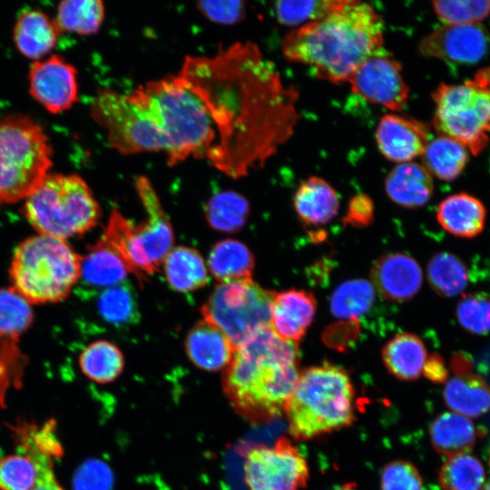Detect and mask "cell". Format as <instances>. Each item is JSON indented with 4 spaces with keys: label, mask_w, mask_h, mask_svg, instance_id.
I'll use <instances>...</instances> for the list:
<instances>
[{
    "label": "cell",
    "mask_w": 490,
    "mask_h": 490,
    "mask_svg": "<svg viewBox=\"0 0 490 490\" xmlns=\"http://www.w3.org/2000/svg\"><path fill=\"white\" fill-rule=\"evenodd\" d=\"M375 299L373 286L365 279H352L340 284L330 299L332 314L342 319H357L366 313Z\"/></svg>",
    "instance_id": "obj_39"
},
{
    "label": "cell",
    "mask_w": 490,
    "mask_h": 490,
    "mask_svg": "<svg viewBox=\"0 0 490 490\" xmlns=\"http://www.w3.org/2000/svg\"><path fill=\"white\" fill-rule=\"evenodd\" d=\"M432 98L438 134L459 142L474 155L481 153L490 140V68L463 83H441Z\"/></svg>",
    "instance_id": "obj_10"
},
{
    "label": "cell",
    "mask_w": 490,
    "mask_h": 490,
    "mask_svg": "<svg viewBox=\"0 0 490 490\" xmlns=\"http://www.w3.org/2000/svg\"><path fill=\"white\" fill-rule=\"evenodd\" d=\"M432 6L446 24H480L490 15V0L433 1Z\"/></svg>",
    "instance_id": "obj_43"
},
{
    "label": "cell",
    "mask_w": 490,
    "mask_h": 490,
    "mask_svg": "<svg viewBox=\"0 0 490 490\" xmlns=\"http://www.w3.org/2000/svg\"><path fill=\"white\" fill-rule=\"evenodd\" d=\"M422 372L427 379L438 384L446 382L449 373L443 358L438 354L427 356Z\"/></svg>",
    "instance_id": "obj_51"
},
{
    "label": "cell",
    "mask_w": 490,
    "mask_h": 490,
    "mask_svg": "<svg viewBox=\"0 0 490 490\" xmlns=\"http://www.w3.org/2000/svg\"><path fill=\"white\" fill-rule=\"evenodd\" d=\"M99 240L110 247L122 260L129 272L139 279H144L156 271L138 242L134 225L116 208L113 209Z\"/></svg>",
    "instance_id": "obj_24"
},
{
    "label": "cell",
    "mask_w": 490,
    "mask_h": 490,
    "mask_svg": "<svg viewBox=\"0 0 490 490\" xmlns=\"http://www.w3.org/2000/svg\"><path fill=\"white\" fill-rule=\"evenodd\" d=\"M14 432L20 451L31 458L37 468V479L32 490H64L54 473V459L61 455L37 444L29 424H20L14 427Z\"/></svg>",
    "instance_id": "obj_38"
},
{
    "label": "cell",
    "mask_w": 490,
    "mask_h": 490,
    "mask_svg": "<svg viewBox=\"0 0 490 490\" xmlns=\"http://www.w3.org/2000/svg\"><path fill=\"white\" fill-rule=\"evenodd\" d=\"M489 44V33L481 24H444L421 39L418 53L426 58L470 65L485 56Z\"/></svg>",
    "instance_id": "obj_14"
},
{
    "label": "cell",
    "mask_w": 490,
    "mask_h": 490,
    "mask_svg": "<svg viewBox=\"0 0 490 490\" xmlns=\"http://www.w3.org/2000/svg\"><path fill=\"white\" fill-rule=\"evenodd\" d=\"M196 7L208 20L220 24H234L246 15L244 2L238 0L200 1Z\"/></svg>",
    "instance_id": "obj_48"
},
{
    "label": "cell",
    "mask_w": 490,
    "mask_h": 490,
    "mask_svg": "<svg viewBox=\"0 0 490 490\" xmlns=\"http://www.w3.org/2000/svg\"><path fill=\"white\" fill-rule=\"evenodd\" d=\"M344 0L278 1L274 10L284 25H303L320 19L342 5Z\"/></svg>",
    "instance_id": "obj_41"
},
{
    "label": "cell",
    "mask_w": 490,
    "mask_h": 490,
    "mask_svg": "<svg viewBox=\"0 0 490 490\" xmlns=\"http://www.w3.org/2000/svg\"><path fill=\"white\" fill-rule=\"evenodd\" d=\"M427 358L423 341L414 334L401 333L384 347L382 358L390 374L400 380H416Z\"/></svg>",
    "instance_id": "obj_28"
},
{
    "label": "cell",
    "mask_w": 490,
    "mask_h": 490,
    "mask_svg": "<svg viewBox=\"0 0 490 490\" xmlns=\"http://www.w3.org/2000/svg\"><path fill=\"white\" fill-rule=\"evenodd\" d=\"M299 374L298 344L281 339L269 325L235 348L224 384L243 412L265 420L284 412Z\"/></svg>",
    "instance_id": "obj_3"
},
{
    "label": "cell",
    "mask_w": 490,
    "mask_h": 490,
    "mask_svg": "<svg viewBox=\"0 0 490 490\" xmlns=\"http://www.w3.org/2000/svg\"><path fill=\"white\" fill-rule=\"evenodd\" d=\"M333 490H357L355 484H345L343 485L338 486Z\"/></svg>",
    "instance_id": "obj_53"
},
{
    "label": "cell",
    "mask_w": 490,
    "mask_h": 490,
    "mask_svg": "<svg viewBox=\"0 0 490 490\" xmlns=\"http://www.w3.org/2000/svg\"><path fill=\"white\" fill-rule=\"evenodd\" d=\"M112 467L99 458L83 462L73 476V490H112L114 485Z\"/></svg>",
    "instance_id": "obj_46"
},
{
    "label": "cell",
    "mask_w": 490,
    "mask_h": 490,
    "mask_svg": "<svg viewBox=\"0 0 490 490\" xmlns=\"http://www.w3.org/2000/svg\"><path fill=\"white\" fill-rule=\"evenodd\" d=\"M37 468L24 455H13L0 459L1 490H32L36 483Z\"/></svg>",
    "instance_id": "obj_45"
},
{
    "label": "cell",
    "mask_w": 490,
    "mask_h": 490,
    "mask_svg": "<svg viewBox=\"0 0 490 490\" xmlns=\"http://www.w3.org/2000/svg\"><path fill=\"white\" fill-rule=\"evenodd\" d=\"M423 165L438 179L456 180L466 168L468 150L459 142L443 135L429 141L423 154Z\"/></svg>",
    "instance_id": "obj_31"
},
{
    "label": "cell",
    "mask_w": 490,
    "mask_h": 490,
    "mask_svg": "<svg viewBox=\"0 0 490 490\" xmlns=\"http://www.w3.org/2000/svg\"><path fill=\"white\" fill-rule=\"evenodd\" d=\"M33 320L30 303L14 289H0V334L15 337Z\"/></svg>",
    "instance_id": "obj_42"
},
{
    "label": "cell",
    "mask_w": 490,
    "mask_h": 490,
    "mask_svg": "<svg viewBox=\"0 0 490 490\" xmlns=\"http://www.w3.org/2000/svg\"><path fill=\"white\" fill-rule=\"evenodd\" d=\"M485 490H490V482L487 484V485L485 486Z\"/></svg>",
    "instance_id": "obj_54"
},
{
    "label": "cell",
    "mask_w": 490,
    "mask_h": 490,
    "mask_svg": "<svg viewBox=\"0 0 490 490\" xmlns=\"http://www.w3.org/2000/svg\"><path fill=\"white\" fill-rule=\"evenodd\" d=\"M299 218L307 225H323L338 213L339 201L336 191L324 179L311 176L298 187L293 198Z\"/></svg>",
    "instance_id": "obj_26"
},
{
    "label": "cell",
    "mask_w": 490,
    "mask_h": 490,
    "mask_svg": "<svg viewBox=\"0 0 490 490\" xmlns=\"http://www.w3.org/2000/svg\"><path fill=\"white\" fill-rule=\"evenodd\" d=\"M135 189L147 219L142 224L134 226V232L142 250L157 270L172 250L173 230L150 180L139 176Z\"/></svg>",
    "instance_id": "obj_16"
},
{
    "label": "cell",
    "mask_w": 490,
    "mask_h": 490,
    "mask_svg": "<svg viewBox=\"0 0 490 490\" xmlns=\"http://www.w3.org/2000/svg\"><path fill=\"white\" fill-rule=\"evenodd\" d=\"M104 15L100 0H65L59 4L54 20L62 33L92 35L101 29Z\"/></svg>",
    "instance_id": "obj_33"
},
{
    "label": "cell",
    "mask_w": 490,
    "mask_h": 490,
    "mask_svg": "<svg viewBox=\"0 0 490 490\" xmlns=\"http://www.w3.org/2000/svg\"><path fill=\"white\" fill-rule=\"evenodd\" d=\"M23 211L39 234L62 240L90 230L101 216L100 206L81 176L50 172L24 199Z\"/></svg>",
    "instance_id": "obj_7"
},
{
    "label": "cell",
    "mask_w": 490,
    "mask_h": 490,
    "mask_svg": "<svg viewBox=\"0 0 490 490\" xmlns=\"http://www.w3.org/2000/svg\"><path fill=\"white\" fill-rule=\"evenodd\" d=\"M427 279L432 289L445 298L463 293L469 280L463 260L449 252H440L431 258L427 265Z\"/></svg>",
    "instance_id": "obj_35"
},
{
    "label": "cell",
    "mask_w": 490,
    "mask_h": 490,
    "mask_svg": "<svg viewBox=\"0 0 490 490\" xmlns=\"http://www.w3.org/2000/svg\"><path fill=\"white\" fill-rule=\"evenodd\" d=\"M484 434L483 428L453 412L438 415L429 426L432 446L437 453L448 456L470 451Z\"/></svg>",
    "instance_id": "obj_25"
},
{
    "label": "cell",
    "mask_w": 490,
    "mask_h": 490,
    "mask_svg": "<svg viewBox=\"0 0 490 490\" xmlns=\"http://www.w3.org/2000/svg\"><path fill=\"white\" fill-rule=\"evenodd\" d=\"M450 369L454 375H461L473 371V363L470 357L464 353H456L450 360Z\"/></svg>",
    "instance_id": "obj_52"
},
{
    "label": "cell",
    "mask_w": 490,
    "mask_h": 490,
    "mask_svg": "<svg viewBox=\"0 0 490 490\" xmlns=\"http://www.w3.org/2000/svg\"><path fill=\"white\" fill-rule=\"evenodd\" d=\"M383 44V22L373 7L344 0L324 17L289 31L281 49L286 60L310 67L321 80L341 84Z\"/></svg>",
    "instance_id": "obj_2"
},
{
    "label": "cell",
    "mask_w": 490,
    "mask_h": 490,
    "mask_svg": "<svg viewBox=\"0 0 490 490\" xmlns=\"http://www.w3.org/2000/svg\"><path fill=\"white\" fill-rule=\"evenodd\" d=\"M488 462H489V466H490V447H489V452H488Z\"/></svg>",
    "instance_id": "obj_55"
},
{
    "label": "cell",
    "mask_w": 490,
    "mask_h": 490,
    "mask_svg": "<svg viewBox=\"0 0 490 490\" xmlns=\"http://www.w3.org/2000/svg\"><path fill=\"white\" fill-rule=\"evenodd\" d=\"M316 308L314 296L305 290L289 289L275 293L270 326L281 339L298 343L311 324Z\"/></svg>",
    "instance_id": "obj_19"
},
{
    "label": "cell",
    "mask_w": 490,
    "mask_h": 490,
    "mask_svg": "<svg viewBox=\"0 0 490 490\" xmlns=\"http://www.w3.org/2000/svg\"><path fill=\"white\" fill-rule=\"evenodd\" d=\"M385 190L394 203L407 209H416L432 198L434 182L424 165L409 162L398 163L388 172Z\"/></svg>",
    "instance_id": "obj_22"
},
{
    "label": "cell",
    "mask_w": 490,
    "mask_h": 490,
    "mask_svg": "<svg viewBox=\"0 0 490 490\" xmlns=\"http://www.w3.org/2000/svg\"><path fill=\"white\" fill-rule=\"evenodd\" d=\"M99 310L109 323L123 326L138 320V304L131 286L120 282L109 287L100 297Z\"/></svg>",
    "instance_id": "obj_40"
},
{
    "label": "cell",
    "mask_w": 490,
    "mask_h": 490,
    "mask_svg": "<svg viewBox=\"0 0 490 490\" xmlns=\"http://www.w3.org/2000/svg\"><path fill=\"white\" fill-rule=\"evenodd\" d=\"M179 75L206 104L217 130L207 160L237 179L266 162L293 135L299 92L251 42L216 54L188 56Z\"/></svg>",
    "instance_id": "obj_1"
},
{
    "label": "cell",
    "mask_w": 490,
    "mask_h": 490,
    "mask_svg": "<svg viewBox=\"0 0 490 490\" xmlns=\"http://www.w3.org/2000/svg\"><path fill=\"white\" fill-rule=\"evenodd\" d=\"M446 405L464 416L478 417L490 409V387L472 372L454 375L443 390Z\"/></svg>",
    "instance_id": "obj_27"
},
{
    "label": "cell",
    "mask_w": 490,
    "mask_h": 490,
    "mask_svg": "<svg viewBox=\"0 0 490 490\" xmlns=\"http://www.w3.org/2000/svg\"><path fill=\"white\" fill-rule=\"evenodd\" d=\"M163 263L167 282L174 290L193 291L208 281L204 260L193 248L179 246L172 249Z\"/></svg>",
    "instance_id": "obj_30"
},
{
    "label": "cell",
    "mask_w": 490,
    "mask_h": 490,
    "mask_svg": "<svg viewBox=\"0 0 490 490\" xmlns=\"http://www.w3.org/2000/svg\"><path fill=\"white\" fill-rule=\"evenodd\" d=\"M208 265L212 276L220 283L250 279L254 270V258L244 243L228 239L213 246Z\"/></svg>",
    "instance_id": "obj_29"
},
{
    "label": "cell",
    "mask_w": 490,
    "mask_h": 490,
    "mask_svg": "<svg viewBox=\"0 0 490 490\" xmlns=\"http://www.w3.org/2000/svg\"><path fill=\"white\" fill-rule=\"evenodd\" d=\"M28 80L32 97L51 113L65 112L78 102L77 70L61 55L34 61Z\"/></svg>",
    "instance_id": "obj_15"
},
{
    "label": "cell",
    "mask_w": 490,
    "mask_h": 490,
    "mask_svg": "<svg viewBox=\"0 0 490 490\" xmlns=\"http://www.w3.org/2000/svg\"><path fill=\"white\" fill-rule=\"evenodd\" d=\"M142 88L166 138L168 164L178 165L189 157L206 159L217 130L201 98L179 74L148 82Z\"/></svg>",
    "instance_id": "obj_5"
},
{
    "label": "cell",
    "mask_w": 490,
    "mask_h": 490,
    "mask_svg": "<svg viewBox=\"0 0 490 490\" xmlns=\"http://www.w3.org/2000/svg\"><path fill=\"white\" fill-rule=\"evenodd\" d=\"M250 212L247 199L235 191H221L213 195L206 206L210 225L220 231L235 232L243 227Z\"/></svg>",
    "instance_id": "obj_36"
},
{
    "label": "cell",
    "mask_w": 490,
    "mask_h": 490,
    "mask_svg": "<svg viewBox=\"0 0 490 490\" xmlns=\"http://www.w3.org/2000/svg\"><path fill=\"white\" fill-rule=\"evenodd\" d=\"M486 210L476 197L459 192L449 195L438 205L436 220L447 232L470 239L480 234L485 224Z\"/></svg>",
    "instance_id": "obj_23"
},
{
    "label": "cell",
    "mask_w": 490,
    "mask_h": 490,
    "mask_svg": "<svg viewBox=\"0 0 490 490\" xmlns=\"http://www.w3.org/2000/svg\"><path fill=\"white\" fill-rule=\"evenodd\" d=\"M82 258L65 240L38 234L15 249L12 289L30 304L64 299L81 278Z\"/></svg>",
    "instance_id": "obj_6"
},
{
    "label": "cell",
    "mask_w": 490,
    "mask_h": 490,
    "mask_svg": "<svg viewBox=\"0 0 490 490\" xmlns=\"http://www.w3.org/2000/svg\"><path fill=\"white\" fill-rule=\"evenodd\" d=\"M185 349L190 360L197 368L207 371L226 368L235 350L225 333L205 319L199 321L190 330Z\"/></svg>",
    "instance_id": "obj_20"
},
{
    "label": "cell",
    "mask_w": 490,
    "mask_h": 490,
    "mask_svg": "<svg viewBox=\"0 0 490 490\" xmlns=\"http://www.w3.org/2000/svg\"><path fill=\"white\" fill-rule=\"evenodd\" d=\"M90 113L105 130L109 145L121 154L167 150L160 122L142 86L128 94L112 89L99 90Z\"/></svg>",
    "instance_id": "obj_9"
},
{
    "label": "cell",
    "mask_w": 490,
    "mask_h": 490,
    "mask_svg": "<svg viewBox=\"0 0 490 490\" xmlns=\"http://www.w3.org/2000/svg\"><path fill=\"white\" fill-rule=\"evenodd\" d=\"M129 272L122 260L106 244L98 240L82 258L81 277L94 286H109L122 282Z\"/></svg>",
    "instance_id": "obj_32"
},
{
    "label": "cell",
    "mask_w": 490,
    "mask_h": 490,
    "mask_svg": "<svg viewBox=\"0 0 490 490\" xmlns=\"http://www.w3.org/2000/svg\"><path fill=\"white\" fill-rule=\"evenodd\" d=\"M370 275L378 293L392 301L412 299L423 281L422 270L416 260L404 253L381 256L373 264Z\"/></svg>",
    "instance_id": "obj_18"
},
{
    "label": "cell",
    "mask_w": 490,
    "mask_h": 490,
    "mask_svg": "<svg viewBox=\"0 0 490 490\" xmlns=\"http://www.w3.org/2000/svg\"><path fill=\"white\" fill-rule=\"evenodd\" d=\"M82 372L91 380L107 384L115 380L122 372L124 358L121 350L113 343L98 340L88 345L80 354Z\"/></svg>",
    "instance_id": "obj_34"
},
{
    "label": "cell",
    "mask_w": 490,
    "mask_h": 490,
    "mask_svg": "<svg viewBox=\"0 0 490 490\" xmlns=\"http://www.w3.org/2000/svg\"><path fill=\"white\" fill-rule=\"evenodd\" d=\"M249 490H303L309 480L306 459L285 436L273 446L250 448L244 463Z\"/></svg>",
    "instance_id": "obj_12"
},
{
    "label": "cell",
    "mask_w": 490,
    "mask_h": 490,
    "mask_svg": "<svg viewBox=\"0 0 490 490\" xmlns=\"http://www.w3.org/2000/svg\"><path fill=\"white\" fill-rule=\"evenodd\" d=\"M423 479L417 468L407 460L387 464L380 476L381 490H422Z\"/></svg>",
    "instance_id": "obj_47"
},
{
    "label": "cell",
    "mask_w": 490,
    "mask_h": 490,
    "mask_svg": "<svg viewBox=\"0 0 490 490\" xmlns=\"http://www.w3.org/2000/svg\"><path fill=\"white\" fill-rule=\"evenodd\" d=\"M62 34L54 18L43 11L30 9L17 17L13 37L22 55L38 61L55 47Z\"/></svg>",
    "instance_id": "obj_21"
},
{
    "label": "cell",
    "mask_w": 490,
    "mask_h": 490,
    "mask_svg": "<svg viewBox=\"0 0 490 490\" xmlns=\"http://www.w3.org/2000/svg\"><path fill=\"white\" fill-rule=\"evenodd\" d=\"M274 295L251 279L223 282L215 287L201 314L203 319L222 330L236 348L270 325Z\"/></svg>",
    "instance_id": "obj_11"
},
{
    "label": "cell",
    "mask_w": 490,
    "mask_h": 490,
    "mask_svg": "<svg viewBox=\"0 0 490 490\" xmlns=\"http://www.w3.org/2000/svg\"><path fill=\"white\" fill-rule=\"evenodd\" d=\"M333 327L326 331L325 341L328 346L340 350L349 346L358 334V325L356 319L340 322Z\"/></svg>",
    "instance_id": "obj_50"
},
{
    "label": "cell",
    "mask_w": 490,
    "mask_h": 490,
    "mask_svg": "<svg viewBox=\"0 0 490 490\" xmlns=\"http://www.w3.org/2000/svg\"><path fill=\"white\" fill-rule=\"evenodd\" d=\"M429 126L412 117L387 113L376 130L380 153L397 163L409 162L423 154L429 142Z\"/></svg>",
    "instance_id": "obj_17"
},
{
    "label": "cell",
    "mask_w": 490,
    "mask_h": 490,
    "mask_svg": "<svg viewBox=\"0 0 490 490\" xmlns=\"http://www.w3.org/2000/svg\"><path fill=\"white\" fill-rule=\"evenodd\" d=\"M460 326L467 332L485 335L490 332V297L485 293H472L463 297L456 307Z\"/></svg>",
    "instance_id": "obj_44"
},
{
    "label": "cell",
    "mask_w": 490,
    "mask_h": 490,
    "mask_svg": "<svg viewBox=\"0 0 490 490\" xmlns=\"http://www.w3.org/2000/svg\"><path fill=\"white\" fill-rule=\"evenodd\" d=\"M53 150L43 127L28 116L0 119V204L24 200L49 173Z\"/></svg>",
    "instance_id": "obj_8"
},
{
    "label": "cell",
    "mask_w": 490,
    "mask_h": 490,
    "mask_svg": "<svg viewBox=\"0 0 490 490\" xmlns=\"http://www.w3.org/2000/svg\"><path fill=\"white\" fill-rule=\"evenodd\" d=\"M355 409V389L348 372L324 363L300 372L284 413L289 434L309 440L351 426Z\"/></svg>",
    "instance_id": "obj_4"
},
{
    "label": "cell",
    "mask_w": 490,
    "mask_h": 490,
    "mask_svg": "<svg viewBox=\"0 0 490 490\" xmlns=\"http://www.w3.org/2000/svg\"><path fill=\"white\" fill-rule=\"evenodd\" d=\"M348 83L353 93L393 112L402 110L409 98L402 64L382 49L367 58Z\"/></svg>",
    "instance_id": "obj_13"
},
{
    "label": "cell",
    "mask_w": 490,
    "mask_h": 490,
    "mask_svg": "<svg viewBox=\"0 0 490 490\" xmlns=\"http://www.w3.org/2000/svg\"><path fill=\"white\" fill-rule=\"evenodd\" d=\"M438 479L444 490H481L485 473L475 456L459 454L449 456L444 462Z\"/></svg>",
    "instance_id": "obj_37"
},
{
    "label": "cell",
    "mask_w": 490,
    "mask_h": 490,
    "mask_svg": "<svg viewBox=\"0 0 490 490\" xmlns=\"http://www.w3.org/2000/svg\"><path fill=\"white\" fill-rule=\"evenodd\" d=\"M374 217V204L369 196L360 193L352 197L348 202L344 223L353 227H366Z\"/></svg>",
    "instance_id": "obj_49"
}]
</instances>
